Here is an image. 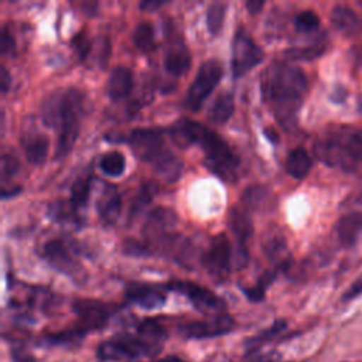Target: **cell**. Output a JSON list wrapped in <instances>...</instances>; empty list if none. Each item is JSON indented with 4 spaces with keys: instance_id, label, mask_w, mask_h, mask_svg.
<instances>
[{
    "instance_id": "f5cc1de1",
    "label": "cell",
    "mask_w": 362,
    "mask_h": 362,
    "mask_svg": "<svg viewBox=\"0 0 362 362\" xmlns=\"http://www.w3.org/2000/svg\"><path fill=\"white\" fill-rule=\"evenodd\" d=\"M358 107H359V110L362 112V96L359 98V102H358Z\"/></svg>"
},
{
    "instance_id": "4dcf8cb0",
    "label": "cell",
    "mask_w": 362,
    "mask_h": 362,
    "mask_svg": "<svg viewBox=\"0 0 362 362\" xmlns=\"http://www.w3.org/2000/svg\"><path fill=\"white\" fill-rule=\"evenodd\" d=\"M337 139L344 146L348 156L356 163L362 160V130L354 129H341L339 132L334 133Z\"/></svg>"
},
{
    "instance_id": "f546056e",
    "label": "cell",
    "mask_w": 362,
    "mask_h": 362,
    "mask_svg": "<svg viewBox=\"0 0 362 362\" xmlns=\"http://www.w3.org/2000/svg\"><path fill=\"white\" fill-rule=\"evenodd\" d=\"M120 211H122V199L119 194L113 188H110L109 191H105V194L98 201L99 216L106 223H115L120 216Z\"/></svg>"
},
{
    "instance_id": "9a60e30c",
    "label": "cell",
    "mask_w": 362,
    "mask_h": 362,
    "mask_svg": "<svg viewBox=\"0 0 362 362\" xmlns=\"http://www.w3.org/2000/svg\"><path fill=\"white\" fill-rule=\"evenodd\" d=\"M164 66L167 72L174 76H180L189 69L191 54L180 35L168 37L164 55Z\"/></svg>"
},
{
    "instance_id": "484cf974",
    "label": "cell",
    "mask_w": 362,
    "mask_h": 362,
    "mask_svg": "<svg viewBox=\"0 0 362 362\" xmlns=\"http://www.w3.org/2000/svg\"><path fill=\"white\" fill-rule=\"evenodd\" d=\"M331 21L338 31L346 35L355 34L361 28L359 17L346 6H335L331 11Z\"/></svg>"
},
{
    "instance_id": "9c48e42d",
    "label": "cell",
    "mask_w": 362,
    "mask_h": 362,
    "mask_svg": "<svg viewBox=\"0 0 362 362\" xmlns=\"http://www.w3.org/2000/svg\"><path fill=\"white\" fill-rule=\"evenodd\" d=\"M178 218L175 212L165 206L154 208L148 215L143 226V236L146 243L163 246L170 238L175 235V226Z\"/></svg>"
},
{
    "instance_id": "74e56055",
    "label": "cell",
    "mask_w": 362,
    "mask_h": 362,
    "mask_svg": "<svg viewBox=\"0 0 362 362\" xmlns=\"http://www.w3.org/2000/svg\"><path fill=\"white\" fill-rule=\"evenodd\" d=\"M294 25L298 33H313L320 25V17L313 10H304L297 14Z\"/></svg>"
},
{
    "instance_id": "5b68a950",
    "label": "cell",
    "mask_w": 362,
    "mask_h": 362,
    "mask_svg": "<svg viewBox=\"0 0 362 362\" xmlns=\"http://www.w3.org/2000/svg\"><path fill=\"white\" fill-rule=\"evenodd\" d=\"M165 290L175 291L187 297L194 308L199 313L219 315L226 313V303L222 297L215 294L206 287H202L188 280H171L164 284Z\"/></svg>"
},
{
    "instance_id": "cb8c5ba5",
    "label": "cell",
    "mask_w": 362,
    "mask_h": 362,
    "mask_svg": "<svg viewBox=\"0 0 362 362\" xmlns=\"http://www.w3.org/2000/svg\"><path fill=\"white\" fill-rule=\"evenodd\" d=\"M154 173L165 182H175L182 173V163L170 150H164L153 163Z\"/></svg>"
},
{
    "instance_id": "c3c4849f",
    "label": "cell",
    "mask_w": 362,
    "mask_h": 362,
    "mask_svg": "<svg viewBox=\"0 0 362 362\" xmlns=\"http://www.w3.org/2000/svg\"><path fill=\"white\" fill-rule=\"evenodd\" d=\"M163 4H165V1H158V0H144L140 3V8L144 11H154L157 8H160Z\"/></svg>"
},
{
    "instance_id": "ac0fdd59",
    "label": "cell",
    "mask_w": 362,
    "mask_h": 362,
    "mask_svg": "<svg viewBox=\"0 0 362 362\" xmlns=\"http://www.w3.org/2000/svg\"><path fill=\"white\" fill-rule=\"evenodd\" d=\"M42 255L57 270L65 273H74L76 263L71 255L68 245L62 239H51L42 247Z\"/></svg>"
},
{
    "instance_id": "5bb4252c",
    "label": "cell",
    "mask_w": 362,
    "mask_h": 362,
    "mask_svg": "<svg viewBox=\"0 0 362 362\" xmlns=\"http://www.w3.org/2000/svg\"><path fill=\"white\" fill-rule=\"evenodd\" d=\"M124 296L129 303L136 304L144 310L161 308L167 301L165 287L147 284V283H130L124 290Z\"/></svg>"
},
{
    "instance_id": "d4e9b609",
    "label": "cell",
    "mask_w": 362,
    "mask_h": 362,
    "mask_svg": "<svg viewBox=\"0 0 362 362\" xmlns=\"http://www.w3.org/2000/svg\"><path fill=\"white\" fill-rule=\"evenodd\" d=\"M361 230H362V215L358 212L345 214L337 222L338 239L344 247L354 246Z\"/></svg>"
},
{
    "instance_id": "ba28073f",
    "label": "cell",
    "mask_w": 362,
    "mask_h": 362,
    "mask_svg": "<svg viewBox=\"0 0 362 362\" xmlns=\"http://www.w3.org/2000/svg\"><path fill=\"white\" fill-rule=\"evenodd\" d=\"M201 262L214 280L222 281L228 277L232 264V246L225 233H218L211 239Z\"/></svg>"
},
{
    "instance_id": "277c9868",
    "label": "cell",
    "mask_w": 362,
    "mask_h": 362,
    "mask_svg": "<svg viewBox=\"0 0 362 362\" xmlns=\"http://www.w3.org/2000/svg\"><path fill=\"white\" fill-rule=\"evenodd\" d=\"M198 144L205 154V164L212 173L223 181L232 182L236 180L239 160L219 134L204 127Z\"/></svg>"
},
{
    "instance_id": "3957f363",
    "label": "cell",
    "mask_w": 362,
    "mask_h": 362,
    "mask_svg": "<svg viewBox=\"0 0 362 362\" xmlns=\"http://www.w3.org/2000/svg\"><path fill=\"white\" fill-rule=\"evenodd\" d=\"M85 110V95L75 88L55 89L41 103V120L57 132L55 160L65 158L72 150L81 127Z\"/></svg>"
},
{
    "instance_id": "7a4b0ae2",
    "label": "cell",
    "mask_w": 362,
    "mask_h": 362,
    "mask_svg": "<svg viewBox=\"0 0 362 362\" xmlns=\"http://www.w3.org/2000/svg\"><path fill=\"white\" fill-rule=\"evenodd\" d=\"M168 338L165 327L156 318L141 320L134 332H119L96 348L99 362H140L156 359Z\"/></svg>"
},
{
    "instance_id": "8fae6325",
    "label": "cell",
    "mask_w": 362,
    "mask_h": 362,
    "mask_svg": "<svg viewBox=\"0 0 362 362\" xmlns=\"http://www.w3.org/2000/svg\"><path fill=\"white\" fill-rule=\"evenodd\" d=\"M126 143L133 154L147 163H153L165 148L161 130L156 127H137L126 136Z\"/></svg>"
},
{
    "instance_id": "44dd1931",
    "label": "cell",
    "mask_w": 362,
    "mask_h": 362,
    "mask_svg": "<svg viewBox=\"0 0 362 362\" xmlns=\"http://www.w3.org/2000/svg\"><path fill=\"white\" fill-rule=\"evenodd\" d=\"M228 226L236 238L239 247H246V242L253 235V223L246 209L233 206L228 214Z\"/></svg>"
},
{
    "instance_id": "6da1fadb",
    "label": "cell",
    "mask_w": 362,
    "mask_h": 362,
    "mask_svg": "<svg viewBox=\"0 0 362 362\" xmlns=\"http://www.w3.org/2000/svg\"><path fill=\"white\" fill-rule=\"evenodd\" d=\"M307 76L294 65L274 61L260 75L262 96L272 107L277 122L288 129L297 122V113L307 93Z\"/></svg>"
},
{
    "instance_id": "7c38bea8",
    "label": "cell",
    "mask_w": 362,
    "mask_h": 362,
    "mask_svg": "<svg viewBox=\"0 0 362 362\" xmlns=\"http://www.w3.org/2000/svg\"><path fill=\"white\" fill-rule=\"evenodd\" d=\"M235 325V320L225 313L212 315L209 320L185 322L178 327V332L185 339H209L232 332Z\"/></svg>"
},
{
    "instance_id": "f6af8a7d",
    "label": "cell",
    "mask_w": 362,
    "mask_h": 362,
    "mask_svg": "<svg viewBox=\"0 0 362 362\" xmlns=\"http://www.w3.org/2000/svg\"><path fill=\"white\" fill-rule=\"evenodd\" d=\"M361 294H362V276L358 277V279L351 284V287L344 293L342 300H344V301H349V300H352V298H355V297H358V296H361Z\"/></svg>"
},
{
    "instance_id": "1f68e13d",
    "label": "cell",
    "mask_w": 362,
    "mask_h": 362,
    "mask_svg": "<svg viewBox=\"0 0 362 362\" xmlns=\"http://www.w3.org/2000/svg\"><path fill=\"white\" fill-rule=\"evenodd\" d=\"M157 191H158V185L153 181H144L139 187V189L132 201V206H130V212H129L130 221L134 216H137L151 202V199L156 197Z\"/></svg>"
},
{
    "instance_id": "d590c367",
    "label": "cell",
    "mask_w": 362,
    "mask_h": 362,
    "mask_svg": "<svg viewBox=\"0 0 362 362\" xmlns=\"http://www.w3.org/2000/svg\"><path fill=\"white\" fill-rule=\"evenodd\" d=\"M276 277V272L274 270H267L266 273L262 274V277L257 280V283L255 286L250 287H240L243 294L246 296L247 300L253 301V303H259L264 298V293L267 286L274 280Z\"/></svg>"
},
{
    "instance_id": "d6986e66",
    "label": "cell",
    "mask_w": 362,
    "mask_h": 362,
    "mask_svg": "<svg viewBox=\"0 0 362 362\" xmlns=\"http://www.w3.org/2000/svg\"><path fill=\"white\" fill-rule=\"evenodd\" d=\"M204 124L191 119H180L170 127V137L181 148H187L191 144H198L199 136L204 130Z\"/></svg>"
},
{
    "instance_id": "d6a6232c",
    "label": "cell",
    "mask_w": 362,
    "mask_h": 362,
    "mask_svg": "<svg viewBox=\"0 0 362 362\" xmlns=\"http://www.w3.org/2000/svg\"><path fill=\"white\" fill-rule=\"evenodd\" d=\"M90 180H92V175L85 174L78 177L74 181L71 187V198H69V204L74 211H78L86 205L89 199V192H90Z\"/></svg>"
},
{
    "instance_id": "7402d4cb",
    "label": "cell",
    "mask_w": 362,
    "mask_h": 362,
    "mask_svg": "<svg viewBox=\"0 0 362 362\" xmlns=\"http://www.w3.org/2000/svg\"><path fill=\"white\" fill-rule=\"evenodd\" d=\"M133 86V75L127 66L117 65L110 71L107 79V95L113 100L126 98Z\"/></svg>"
},
{
    "instance_id": "2e32d148",
    "label": "cell",
    "mask_w": 362,
    "mask_h": 362,
    "mask_svg": "<svg viewBox=\"0 0 362 362\" xmlns=\"http://www.w3.org/2000/svg\"><path fill=\"white\" fill-rule=\"evenodd\" d=\"M262 246L267 259L273 262V264L277 269H284L288 266L290 252H288L284 236H281V233L277 229L269 228L264 232L262 239Z\"/></svg>"
},
{
    "instance_id": "8d00e7d4",
    "label": "cell",
    "mask_w": 362,
    "mask_h": 362,
    "mask_svg": "<svg viewBox=\"0 0 362 362\" xmlns=\"http://www.w3.org/2000/svg\"><path fill=\"white\" fill-rule=\"evenodd\" d=\"M226 13V3L223 1H214L208 10H206V28L212 35H216L222 25H223V18Z\"/></svg>"
},
{
    "instance_id": "4fadbf2b",
    "label": "cell",
    "mask_w": 362,
    "mask_h": 362,
    "mask_svg": "<svg viewBox=\"0 0 362 362\" xmlns=\"http://www.w3.org/2000/svg\"><path fill=\"white\" fill-rule=\"evenodd\" d=\"M314 153L320 161H322L329 167H338L349 171L355 168V164H356L348 156L344 146L341 144V141L337 139L334 133L317 140L314 144Z\"/></svg>"
},
{
    "instance_id": "52a82bcc",
    "label": "cell",
    "mask_w": 362,
    "mask_h": 362,
    "mask_svg": "<svg viewBox=\"0 0 362 362\" xmlns=\"http://www.w3.org/2000/svg\"><path fill=\"white\" fill-rule=\"evenodd\" d=\"M263 49L256 44L252 35L239 27L235 31L232 41V72L235 78H239L255 68L263 59Z\"/></svg>"
},
{
    "instance_id": "f907efd6",
    "label": "cell",
    "mask_w": 362,
    "mask_h": 362,
    "mask_svg": "<svg viewBox=\"0 0 362 362\" xmlns=\"http://www.w3.org/2000/svg\"><path fill=\"white\" fill-rule=\"evenodd\" d=\"M150 362H187V361L182 359L181 356H178V355H165V356H161V358H156Z\"/></svg>"
},
{
    "instance_id": "b9f144b4",
    "label": "cell",
    "mask_w": 362,
    "mask_h": 362,
    "mask_svg": "<svg viewBox=\"0 0 362 362\" xmlns=\"http://www.w3.org/2000/svg\"><path fill=\"white\" fill-rule=\"evenodd\" d=\"M11 362H37L35 356L24 345H10Z\"/></svg>"
},
{
    "instance_id": "83f0119b",
    "label": "cell",
    "mask_w": 362,
    "mask_h": 362,
    "mask_svg": "<svg viewBox=\"0 0 362 362\" xmlns=\"http://www.w3.org/2000/svg\"><path fill=\"white\" fill-rule=\"evenodd\" d=\"M311 165H313V161L310 154L301 147L291 150L286 160L287 173L297 180H303L310 173Z\"/></svg>"
},
{
    "instance_id": "4316f807",
    "label": "cell",
    "mask_w": 362,
    "mask_h": 362,
    "mask_svg": "<svg viewBox=\"0 0 362 362\" xmlns=\"http://www.w3.org/2000/svg\"><path fill=\"white\" fill-rule=\"evenodd\" d=\"M235 110V99L233 95L229 92L219 93L208 110V119L214 124H223L226 123Z\"/></svg>"
},
{
    "instance_id": "7dc6e473",
    "label": "cell",
    "mask_w": 362,
    "mask_h": 362,
    "mask_svg": "<svg viewBox=\"0 0 362 362\" xmlns=\"http://www.w3.org/2000/svg\"><path fill=\"white\" fill-rule=\"evenodd\" d=\"M262 362H294V361H286L279 351H269L262 354Z\"/></svg>"
},
{
    "instance_id": "603a6c76",
    "label": "cell",
    "mask_w": 362,
    "mask_h": 362,
    "mask_svg": "<svg viewBox=\"0 0 362 362\" xmlns=\"http://www.w3.org/2000/svg\"><path fill=\"white\" fill-rule=\"evenodd\" d=\"M287 328L286 320H276L270 327L262 329L253 337H249L245 341V355H255L262 352V348L280 337Z\"/></svg>"
},
{
    "instance_id": "f35d334b",
    "label": "cell",
    "mask_w": 362,
    "mask_h": 362,
    "mask_svg": "<svg viewBox=\"0 0 362 362\" xmlns=\"http://www.w3.org/2000/svg\"><path fill=\"white\" fill-rule=\"evenodd\" d=\"M322 51H324L322 44H313L303 48H293L287 54L291 55L290 58H294V59H313L321 55Z\"/></svg>"
},
{
    "instance_id": "836d02e7",
    "label": "cell",
    "mask_w": 362,
    "mask_h": 362,
    "mask_svg": "<svg viewBox=\"0 0 362 362\" xmlns=\"http://www.w3.org/2000/svg\"><path fill=\"white\" fill-rule=\"evenodd\" d=\"M134 45L141 52H151L156 48V38H154V28L150 21H141L136 25L133 34Z\"/></svg>"
},
{
    "instance_id": "30bf717a",
    "label": "cell",
    "mask_w": 362,
    "mask_h": 362,
    "mask_svg": "<svg viewBox=\"0 0 362 362\" xmlns=\"http://www.w3.org/2000/svg\"><path fill=\"white\" fill-rule=\"evenodd\" d=\"M72 310L78 318L76 324L86 332L105 328L113 314L110 304L95 298H75L72 301Z\"/></svg>"
},
{
    "instance_id": "ab89813d",
    "label": "cell",
    "mask_w": 362,
    "mask_h": 362,
    "mask_svg": "<svg viewBox=\"0 0 362 362\" xmlns=\"http://www.w3.org/2000/svg\"><path fill=\"white\" fill-rule=\"evenodd\" d=\"M18 160L13 154H3L1 161H0V173H1V180L6 181L7 178H11L17 170H18Z\"/></svg>"
},
{
    "instance_id": "ee69618b",
    "label": "cell",
    "mask_w": 362,
    "mask_h": 362,
    "mask_svg": "<svg viewBox=\"0 0 362 362\" xmlns=\"http://www.w3.org/2000/svg\"><path fill=\"white\" fill-rule=\"evenodd\" d=\"M123 250H124V253L132 255V256H143V255L148 253V246L146 243L139 242V240L127 239L123 243Z\"/></svg>"
},
{
    "instance_id": "bcb514c9",
    "label": "cell",
    "mask_w": 362,
    "mask_h": 362,
    "mask_svg": "<svg viewBox=\"0 0 362 362\" xmlns=\"http://www.w3.org/2000/svg\"><path fill=\"white\" fill-rule=\"evenodd\" d=\"M10 85H11V76L7 71V68L4 65H1L0 66V89H1V92L6 93L10 88Z\"/></svg>"
},
{
    "instance_id": "f1b7e54d",
    "label": "cell",
    "mask_w": 362,
    "mask_h": 362,
    "mask_svg": "<svg viewBox=\"0 0 362 362\" xmlns=\"http://www.w3.org/2000/svg\"><path fill=\"white\" fill-rule=\"evenodd\" d=\"M240 201L247 212L264 211L270 205V191L263 185H250L243 191Z\"/></svg>"
},
{
    "instance_id": "ffe728a7",
    "label": "cell",
    "mask_w": 362,
    "mask_h": 362,
    "mask_svg": "<svg viewBox=\"0 0 362 362\" xmlns=\"http://www.w3.org/2000/svg\"><path fill=\"white\" fill-rule=\"evenodd\" d=\"M21 146H23L25 158L31 164H41L47 157L49 140L47 134L37 130H31V132L23 133Z\"/></svg>"
},
{
    "instance_id": "e0dca14e",
    "label": "cell",
    "mask_w": 362,
    "mask_h": 362,
    "mask_svg": "<svg viewBox=\"0 0 362 362\" xmlns=\"http://www.w3.org/2000/svg\"><path fill=\"white\" fill-rule=\"evenodd\" d=\"M86 334L88 332L82 327L75 324L69 328H64L57 332L44 334L35 341V344H37V346H42V348H52V346L76 348L82 344Z\"/></svg>"
},
{
    "instance_id": "60d3db41",
    "label": "cell",
    "mask_w": 362,
    "mask_h": 362,
    "mask_svg": "<svg viewBox=\"0 0 362 362\" xmlns=\"http://www.w3.org/2000/svg\"><path fill=\"white\" fill-rule=\"evenodd\" d=\"M72 47H74L78 58L81 61H83L89 55V52L92 49V42H90V40L83 33H78L72 38Z\"/></svg>"
},
{
    "instance_id": "816d5d0a",
    "label": "cell",
    "mask_w": 362,
    "mask_h": 362,
    "mask_svg": "<svg viewBox=\"0 0 362 362\" xmlns=\"http://www.w3.org/2000/svg\"><path fill=\"white\" fill-rule=\"evenodd\" d=\"M263 133H264V136L270 140V141H273V143H277V140H279V137H277V133L273 130V129H264L263 130Z\"/></svg>"
},
{
    "instance_id": "7bdbcfd3",
    "label": "cell",
    "mask_w": 362,
    "mask_h": 362,
    "mask_svg": "<svg viewBox=\"0 0 362 362\" xmlns=\"http://www.w3.org/2000/svg\"><path fill=\"white\" fill-rule=\"evenodd\" d=\"M16 49V40L7 25H3L0 34V52L1 55H10Z\"/></svg>"
},
{
    "instance_id": "8992f818",
    "label": "cell",
    "mask_w": 362,
    "mask_h": 362,
    "mask_svg": "<svg viewBox=\"0 0 362 362\" xmlns=\"http://www.w3.org/2000/svg\"><path fill=\"white\" fill-rule=\"evenodd\" d=\"M221 76H222L221 64L216 59L205 61L199 66L192 83L187 90L184 105L189 110H194V112L198 110L202 106L204 100L214 90V88L219 83Z\"/></svg>"
},
{
    "instance_id": "e575fe53",
    "label": "cell",
    "mask_w": 362,
    "mask_h": 362,
    "mask_svg": "<svg viewBox=\"0 0 362 362\" xmlns=\"http://www.w3.org/2000/svg\"><path fill=\"white\" fill-rule=\"evenodd\" d=\"M100 170L110 175V177H119L124 173V167H126V160L124 156L120 151H107L100 157Z\"/></svg>"
},
{
    "instance_id": "681fc988",
    "label": "cell",
    "mask_w": 362,
    "mask_h": 362,
    "mask_svg": "<svg viewBox=\"0 0 362 362\" xmlns=\"http://www.w3.org/2000/svg\"><path fill=\"white\" fill-rule=\"evenodd\" d=\"M264 6V1L263 0H249L246 1V8L250 14H256L259 13Z\"/></svg>"
}]
</instances>
